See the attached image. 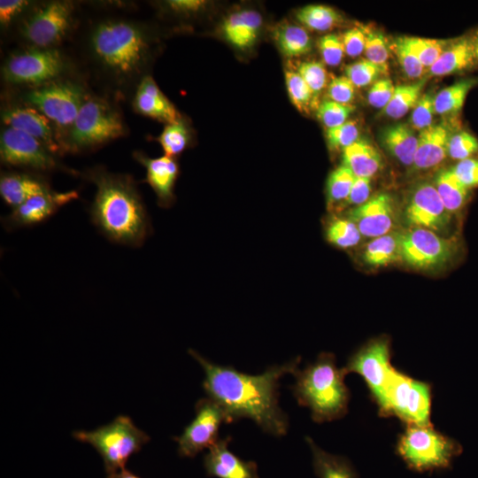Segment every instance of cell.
Listing matches in <instances>:
<instances>
[{
	"mask_svg": "<svg viewBox=\"0 0 478 478\" xmlns=\"http://www.w3.org/2000/svg\"><path fill=\"white\" fill-rule=\"evenodd\" d=\"M435 96L432 91H428L420 97L411 116V126L413 129L421 131L433 125L436 113Z\"/></svg>",
	"mask_w": 478,
	"mask_h": 478,
	"instance_id": "48",
	"label": "cell"
},
{
	"mask_svg": "<svg viewBox=\"0 0 478 478\" xmlns=\"http://www.w3.org/2000/svg\"><path fill=\"white\" fill-rule=\"evenodd\" d=\"M404 42L425 68H429L440 57L451 40L402 36Z\"/></svg>",
	"mask_w": 478,
	"mask_h": 478,
	"instance_id": "37",
	"label": "cell"
},
{
	"mask_svg": "<svg viewBox=\"0 0 478 478\" xmlns=\"http://www.w3.org/2000/svg\"><path fill=\"white\" fill-rule=\"evenodd\" d=\"M452 214L444 207L433 183L422 181L408 193L403 220L408 227H419L445 236L452 226Z\"/></svg>",
	"mask_w": 478,
	"mask_h": 478,
	"instance_id": "14",
	"label": "cell"
},
{
	"mask_svg": "<svg viewBox=\"0 0 478 478\" xmlns=\"http://www.w3.org/2000/svg\"><path fill=\"white\" fill-rule=\"evenodd\" d=\"M362 259L374 267L386 266L400 260V232L392 231L373 238L366 245Z\"/></svg>",
	"mask_w": 478,
	"mask_h": 478,
	"instance_id": "32",
	"label": "cell"
},
{
	"mask_svg": "<svg viewBox=\"0 0 478 478\" xmlns=\"http://www.w3.org/2000/svg\"><path fill=\"white\" fill-rule=\"evenodd\" d=\"M293 395L301 406L311 410L314 422L322 423L343 418L348 412L351 393L344 382L347 375L338 368L331 353H321L303 370L293 374Z\"/></svg>",
	"mask_w": 478,
	"mask_h": 478,
	"instance_id": "4",
	"label": "cell"
},
{
	"mask_svg": "<svg viewBox=\"0 0 478 478\" xmlns=\"http://www.w3.org/2000/svg\"><path fill=\"white\" fill-rule=\"evenodd\" d=\"M478 154V138L467 130L454 132L449 140L448 156L457 161L474 158Z\"/></svg>",
	"mask_w": 478,
	"mask_h": 478,
	"instance_id": "43",
	"label": "cell"
},
{
	"mask_svg": "<svg viewBox=\"0 0 478 478\" xmlns=\"http://www.w3.org/2000/svg\"><path fill=\"white\" fill-rule=\"evenodd\" d=\"M2 163L30 168L35 171H52L61 167L56 154L32 135L5 127L0 137Z\"/></svg>",
	"mask_w": 478,
	"mask_h": 478,
	"instance_id": "16",
	"label": "cell"
},
{
	"mask_svg": "<svg viewBox=\"0 0 478 478\" xmlns=\"http://www.w3.org/2000/svg\"><path fill=\"white\" fill-rule=\"evenodd\" d=\"M51 189L42 177L27 173L5 172L0 178V195L12 209L31 197Z\"/></svg>",
	"mask_w": 478,
	"mask_h": 478,
	"instance_id": "26",
	"label": "cell"
},
{
	"mask_svg": "<svg viewBox=\"0 0 478 478\" xmlns=\"http://www.w3.org/2000/svg\"><path fill=\"white\" fill-rule=\"evenodd\" d=\"M78 192L70 190L57 192L52 189L39 193L28 198L22 204L2 219L7 230L31 227L48 220L62 206L78 198Z\"/></svg>",
	"mask_w": 478,
	"mask_h": 478,
	"instance_id": "17",
	"label": "cell"
},
{
	"mask_svg": "<svg viewBox=\"0 0 478 478\" xmlns=\"http://www.w3.org/2000/svg\"><path fill=\"white\" fill-rule=\"evenodd\" d=\"M26 0H2L0 2V23L6 27L22 15L30 6Z\"/></svg>",
	"mask_w": 478,
	"mask_h": 478,
	"instance_id": "55",
	"label": "cell"
},
{
	"mask_svg": "<svg viewBox=\"0 0 478 478\" xmlns=\"http://www.w3.org/2000/svg\"><path fill=\"white\" fill-rule=\"evenodd\" d=\"M359 129L358 124L353 120L328 128L326 139L331 150H344L358 139Z\"/></svg>",
	"mask_w": 478,
	"mask_h": 478,
	"instance_id": "46",
	"label": "cell"
},
{
	"mask_svg": "<svg viewBox=\"0 0 478 478\" xmlns=\"http://www.w3.org/2000/svg\"><path fill=\"white\" fill-rule=\"evenodd\" d=\"M74 439L90 444L101 456L107 474L125 468L128 459L137 453L150 437L126 415L90 431L73 432Z\"/></svg>",
	"mask_w": 478,
	"mask_h": 478,
	"instance_id": "7",
	"label": "cell"
},
{
	"mask_svg": "<svg viewBox=\"0 0 478 478\" xmlns=\"http://www.w3.org/2000/svg\"><path fill=\"white\" fill-rule=\"evenodd\" d=\"M312 454V466L318 478H359L352 463L344 456L328 453L306 436Z\"/></svg>",
	"mask_w": 478,
	"mask_h": 478,
	"instance_id": "29",
	"label": "cell"
},
{
	"mask_svg": "<svg viewBox=\"0 0 478 478\" xmlns=\"http://www.w3.org/2000/svg\"><path fill=\"white\" fill-rule=\"evenodd\" d=\"M380 140L383 148L397 161L412 166L418 144L412 127L397 123L382 130Z\"/></svg>",
	"mask_w": 478,
	"mask_h": 478,
	"instance_id": "27",
	"label": "cell"
},
{
	"mask_svg": "<svg viewBox=\"0 0 478 478\" xmlns=\"http://www.w3.org/2000/svg\"><path fill=\"white\" fill-rule=\"evenodd\" d=\"M297 71L310 88L318 108L320 95L328 85V73L325 66L318 61H305L297 66Z\"/></svg>",
	"mask_w": 478,
	"mask_h": 478,
	"instance_id": "42",
	"label": "cell"
},
{
	"mask_svg": "<svg viewBox=\"0 0 478 478\" xmlns=\"http://www.w3.org/2000/svg\"><path fill=\"white\" fill-rule=\"evenodd\" d=\"M355 92L356 87L345 75L334 77L327 87L328 99L343 104H351Z\"/></svg>",
	"mask_w": 478,
	"mask_h": 478,
	"instance_id": "50",
	"label": "cell"
},
{
	"mask_svg": "<svg viewBox=\"0 0 478 478\" xmlns=\"http://www.w3.org/2000/svg\"><path fill=\"white\" fill-rule=\"evenodd\" d=\"M66 69V59L57 49L28 47L4 61L2 76L9 84L33 89L62 79Z\"/></svg>",
	"mask_w": 478,
	"mask_h": 478,
	"instance_id": "9",
	"label": "cell"
},
{
	"mask_svg": "<svg viewBox=\"0 0 478 478\" xmlns=\"http://www.w3.org/2000/svg\"><path fill=\"white\" fill-rule=\"evenodd\" d=\"M427 80L421 78L412 84L396 86L390 101L383 109V113L391 119H399L405 115L416 105Z\"/></svg>",
	"mask_w": 478,
	"mask_h": 478,
	"instance_id": "35",
	"label": "cell"
},
{
	"mask_svg": "<svg viewBox=\"0 0 478 478\" xmlns=\"http://www.w3.org/2000/svg\"><path fill=\"white\" fill-rule=\"evenodd\" d=\"M189 353L202 366L204 390L207 397L223 409L227 424L245 418L253 420L266 433L275 436L286 435L289 420L279 405V382L285 374L296 372L300 358L251 375L233 366L214 364L194 350L189 349Z\"/></svg>",
	"mask_w": 478,
	"mask_h": 478,
	"instance_id": "1",
	"label": "cell"
},
{
	"mask_svg": "<svg viewBox=\"0 0 478 478\" xmlns=\"http://www.w3.org/2000/svg\"><path fill=\"white\" fill-rule=\"evenodd\" d=\"M433 184L446 210L452 215H459L470 199L471 189L460 182L451 168L440 170Z\"/></svg>",
	"mask_w": 478,
	"mask_h": 478,
	"instance_id": "30",
	"label": "cell"
},
{
	"mask_svg": "<svg viewBox=\"0 0 478 478\" xmlns=\"http://www.w3.org/2000/svg\"><path fill=\"white\" fill-rule=\"evenodd\" d=\"M165 4L173 12L191 15L204 10L207 2L202 0H169L165 2Z\"/></svg>",
	"mask_w": 478,
	"mask_h": 478,
	"instance_id": "56",
	"label": "cell"
},
{
	"mask_svg": "<svg viewBox=\"0 0 478 478\" xmlns=\"http://www.w3.org/2000/svg\"><path fill=\"white\" fill-rule=\"evenodd\" d=\"M318 48L323 62L329 66H338L345 54L342 38L335 34L320 37Z\"/></svg>",
	"mask_w": 478,
	"mask_h": 478,
	"instance_id": "49",
	"label": "cell"
},
{
	"mask_svg": "<svg viewBox=\"0 0 478 478\" xmlns=\"http://www.w3.org/2000/svg\"><path fill=\"white\" fill-rule=\"evenodd\" d=\"M96 187L89 213L93 224L110 241L141 246L150 232L147 211L133 178L95 167L85 173Z\"/></svg>",
	"mask_w": 478,
	"mask_h": 478,
	"instance_id": "2",
	"label": "cell"
},
{
	"mask_svg": "<svg viewBox=\"0 0 478 478\" xmlns=\"http://www.w3.org/2000/svg\"><path fill=\"white\" fill-rule=\"evenodd\" d=\"M347 218L356 224L362 236L373 239L394 231L395 202L389 194L378 193L351 209Z\"/></svg>",
	"mask_w": 478,
	"mask_h": 478,
	"instance_id": "18",
	"label": "cell"
},
{
	"mask_svg": "<svg viewBox=\"0 0 478 478\" xmlns=\"http://www.w3.org/2000/svg\"><path fill=\"white\" fill-rule=\"evenodd\" d=\"M285 82L289 96L295 107L303 113L317 109L312 93L297 71L287 68Z\"/></svg>",
	"mask_w": 478,
	"mask_h": 478,
	"instance_id": "36",
	"label": "cell"
},
{
	"mask_svg": "<svg viewBox=\"0 0 478 478\" xmlns=\"http://www.w3.org/2000/svg\"><path fill=\"white\" fill-rule=\"evenodd\" d=\"M195 413V418L182 434L173 437L181 457L194 458L204 449L212 447L220 439V425L227 423L223 409L209 397L201 398L196 403Z\"/></svg>",
	"mask_w": 478,
	"mask_h": 478,
	"instance_id": "15",
	"label": "cell"
},
{
	"mask_svg": "<svg viewBox=\"0 0 478 478\" xmlns=\"http://www.w3.org/2000/svg\"><path fill=\"white\" fill-rule=\"evenodd\" d=\"M89 53L96 66L116 83L142 80L150 55V38L139 22L106 19L89 36Z\"/></svg>",
	"mask_w": 478,
	"mask_h": 478,
	"instance_id": "3",
	"label": "cell"
},
{
	"mask_svg": "<svg viewBox=\"0 0 478 478\" xmlns=\"http://www.w3.org/2000/svg\"><path fill=\"white\" fill-rule=\"evenodd\" d=\"M432 387L395 370L382 416H396L405 424L431 425Z\"/></svg>",
	"mask_w": 478,
	"mask_h": 478,
	"instance_id": "12",
	"label": "cell"
},
{
	"mask_svg": "<svg viewBox=\"0 0 478 478\" xmlns=\"http://www.w3.org/2000/svg\"><path fill=\"white\" fill-rule=\"evenodd\" d=\"M296 19L305 27L318 32L329 31L343 20L336 10L324 4L304 6L296 12Z\"/></svg>",
	"mask_w": 478,
	"mask_h": 478,
	"instance_id": "34",
	"label": "cell"
},
{
	"mask_svg": "<svg viewBox=\"0 0 478 478\" xmlns=\"http://www.w3.org/2000/svg\"><path fill=\"white\" fill-rule=\"evenodd\" d=\"M327 239L332 244L347 249L357 245L362 235L356 224L348 218H336L326 230Z\"/></svg>",
	"mask_w": 478,
	"mask_h": 478,
	"instance_id": "39",
	"label": "cell"
},
{
	"mask_svg": "<svg viewBox=\"0 0 478 478\" xmlns=\"http://www.w3.org/2000/svg\"><path fill=\"white\" fill-rule=\"evenodd\" d=\"M371 190V178L355 176L349 196L343 204V206L357 207L363 204L370 198Z\"/></svg>",
	"mask_w": 478,
	"mask_h": 478,
	"instance_id": "54",
	"label": "cell"
},
{
	"mask_svg": "<svg viewBox=\"0 0 478 478\" xmlns=\"http://www.w3.org/2000/svg\"><path fill=\"white\" fill-rule=\"evenodd\" d=\"M106 478H141L126 468L107 474Z\"/></svg>",
	"mask_w": 478,
	"mask_h": 478,
	"instance_id": "57",
	"label": "cell"
},
{
	"mask_svg": "<svg viewBox=\"0 0 478 478\" xmlns=\"http://www.w3.org/2000/svg\"><path fill=\"white\" fill-rule=\"evenodd\" d=\"M126 126L120 111L109 101L88 96L62 141V150L79 152L125 135Z\"/></svg>",
	"mask_w": 478,
	"mask_h": 478,
	"instance_id": "6",
	"label": "cell"
},
{
	"mask_svg": "<svg viewBox=\"0 0 478 478\" xmlns=\"http://www.w3.org/2000/svg\"><path fill=\"white\" fill-rule=\"evenodd\" d=\"M390 359L389 339L380 336L358 349L343 367L346 374L357 373L363 378L381 416L386 405L387 390L396 370Z\"/></svg>",
	"mask_w": 478,
	"mask_h": 478,
	"instance_id": "11",
	"label": "cell"
},
{
	"mask_svg": "<svg viewBox=\"0 0 478 478\" xmlns=\"http://www.w3.org/2000/svg\"><path fill=\"white\" fill-rule=\"evenodd\" d=\"M474 47V52L478 63V31L472 36Z\"/></svg>",
	"mask_w": 478,
	"mask_h": 478,
	"instance_id": "58",
	"label": "cell"
},
{
	"mask_svg": "<svg viewBox=\"0 0 478 478\" xmlns=\"http://www.w3.org/2000/svg\"><path fill=\"white\" fill-rule=\"evenodd\" d=\"M456 177L467 189L478 188V158L474 157L458 161L451 167Z\"/></svg>",
	"mask_w": 478,
	"mask_h": 478,
	"instance_id": "52",
	"label": "cell"
},
{
	"mask_svg": "<svg viewBox=\"0 0 478 478\" xmlns=\"http://www.w3.org/2000/svg\"><path fill=\"white\" fill-rule=\"evenodd\" d=\"M478 86V77L463 78L443 89L435 96V112L443 116L458 115L470 90Z\"/></svg>",
	"mask_w": 478,
	"mask_h": 478,
	"instance_id": "33",
	"label": "cell"
},
{
	"mask_svg": "<svg viewBox=\"0 0 478 478\" xmlns=\"http://www.w3.org/2000/svg\"><path fill=\"white\" fill-rule=\"evenodd\" d=\"M343 165L355 176L372 178L382 168V158L369 141L358 138L343 150Z\"/></svg>",
	"mask_w": 478,
	"mask_h": 478,
	"instance_id": "28",
	"label": "cell"
},
{
	"mask_svg": "<svg viewBox=\"0 0 478 478\" xmlns=\"http://www.w3.org/2000/svg\"><path fill=\"white\" fill-rule=\"evenodd\" d=\"M263 19L255 10L243 9L228 14L221 30L224 38L235 48L245 50L257 42L262 28Z\"/></svg>",
	"mask_w": 478,
	"mask_h": 478,
	"instance_id": "24",
	"label": "cell"
},
{
	"mask_svg": "<svg viewBox=\"0 0 478 478\" xmlns=\"http://www.w3.org/2000/svg\"><path fill=\"white\" fill-rule=\"evenodd\" d=\"M133 107L137 113L166 124L176 122L181 119L173 103L150 75H145L139 81L133 98Z\"/></svg>",
	"mask_w": 478,
	"mask_h": 478,
	"instance_id": "22",
	"label": "cell"
},
{
	"mask_svg": "<svg viewBox=\"0 0 478 478\" xmlns=\"http://www.w3.org/2000/svg\"><path fill=\"white\" fill-rule=\"evenodd\" d=\"M460 236L408 227L400 231V260L418 270H436L456 263L463 254Z\"/></svg>",
	"mask_w": 478,
	"mask_h": 478,
	"instance_id": "8",
	"label": "cell"
},
{
	"mask_svg": "<svg viewBox=\"0 0 478 478\" xmlns=\"http://www.w3.org/2000/svg\"><path fill=\"white\" fill-rule=\"evenodd\" d=\"M316 111L317 118L328 129L348 121L350 115L354 111V106L326 99L320 103Z\"/></svg>",
	"mask_w": 478,
	"mask_h": 478,
	"instance_id": "44",
	"label": "cell"
},
{
	"mask_svg": "<svg viewBox=\"0 0 478 478\" xmlns=\"http://www.w3.org/2000/svg\"><path fill=\"white\" fill-rule=\"evenodd\" d=\"M232 437L220 438L204 457L206 474L216 478H259L254 461H245L231 451L228 444Z\"/></svg>",
	"mask_w": 478,
	"mask_h": 478,
	"instance_id": "20",
	"label": "cell"
},
{
	"mask_svg": "<svg viewBox=\"0 0 478 478\" xmlns=\"http://www.w3.org/2000/svg\"><path fill=\"white\" fill-rule=\"evenodd\" d=\"M274 40L287 58H297L312 50V38L306 29L289 22L280 23L273 31Z\"/></svg>",
	"mask_w": 478,
	"mask_h": 478,
	"instance_id": "31",
	"label": "cell"
},
{
	"mask_svg": "<svg viewBox=\"0 0 478 478\" xmlns=\"http://www.w3.org/2000/svg\"><path fill=\"white\" fill-rule=\"evenodd\" d=\"M134 158L146 169L145 181L156 193L158 204L168 207L173 201V189L179 174L177 162L166 155L149 158L140 151H135Z\"/></svg>",
	"mask_w": 478,
	"mask_h": 478,
	"instance_id": "21",
	"label": "cell"
},
{
	"mask_svg": "<svg viewBox=\"0 0 478 478\" xmlns=\"http://www.w3.org/2000/svg\"><path fill=\"white\" fill-rule=\"evenodd\" d=\"M405 75L411 79H420L426 68L404 42L402 36L394 40L390 46Z\"/></svg>",
	"mask_w": 478,
	"mask_h": 478,
	"instance_id": "45",
	"label": "cell"
},
{
	"mask_svg": "<svg viewBox=\"0 0 478 478\" xmlns=\"http://www.w3.org/2000/svg\"><path fill=\"white\" fill-rule=\"evenodd\" d=\"M453 134L448 123L443 122L420 131L412 168L430 169L441 164L448 155V143Z\"/></svg>",
	"mask_w": 478,
	"mask_h": 478,
	"instance_id": "23",
	"label": "cell"
},
{
	"mask_svg": "<svg viewBox=\"0 0 478 478\" xmlns=\"http://www.w3.org/2000/svg\"><path fill=\"white\" fill-rule=\"evenodd\" d=\"M364 53L367 60L379 66H388L389 46L383 33L366 29Z\"/></svg>",
	"mask_w": 478,
	"mask_h": 478,
	"instance_id": "47",
	"label": "cell"
},
{
	"mask_svg": "<svg viewBox=\"0 0 478 478\" xmlns=\"http://www.w3.org/2000/svg\"><path fill=\"white\" fill-rule=\"evenodd\" d=\"M394 90L395 86L390 79L381 78L370 87L367 101L373 107L383 110L390 101Z\"/></svg>",
	"mask_w": 478,
	"mask_h": 478,
	"instance_id": "51",
	"label": "cell"
},
{
	"mask_svg": "<svg viewBox=\"0 0 478 478\" xmlns=\"http://www.w3.org/2000/svg\"><path fill=\"white\" fill-rule=\"evenodd\" d=\"M88 96L81 83L62 78L29 89L23 98L25 104L42 113L54 127L68 130Z\"/></svg>",
	"mask_w": 478,
	"mask_h": 478,
	"instance_id": "10",
	"label": "cell"
},
{
	"mask_svg": "<svg viewBox=\"0 0 478 478\" xmlns=\"http://www.w3.org/2000/svg\"><path fill=\"white\" fill-rule=\"evenodd\" d=\"M74 5L51 1L35 7L20 24V35L30 47L50 49L67 35L73 22Z\"/></svg>",
	"mask_w": 478,
	"mask_h": 478,
	"instance_id": "13",
	"label": "cell"
},
{
	"mask_svg": "<svg viewBox=\"0 0 478 478\" xmlns=\"http://www.w3.org/2000/svg\"><path fill=\"white\" fill-rule=\"evenodd\" d=\"M477 64L472 36L455 38L428 69L430 76L461 73L473 69Z\"/></svg>",
	"mask_w": 478,
	"mask_h": 478,
	"instance_id": "25",
	"label": "cell"
},
{
	"mask_svg": "<svg viewBox=\"0 0 478 478\" xmlns=\"http://www.w3.org/2000/svg\"><path fill=\"white\" fill-rule=\"evenodd\" d=\"M354 179L353 173L344 165L332 171L326 187L328 204H343L349 196Z\"/></svg>",
	"mask_w": 478,
	"mask_h": 478,
	"instance_id": "40",
	"label": "cell"
},
{
	"mask_svg": "<svg viewBox=\"0 0 478 478\" xmlns=\"http://www.w3.org/2000/svg\"><path fill=\"white\" fill-rule=\"evenodd\" d=\"M388 66L376 65L367 59H361L345 67V76L356 88L373 84L383 74L388 73Z\"/></svg>",
	"mask_w": 478,
	"mask_h": 478,
	"instance_id": "41",
	"label": "cell"
},
{
	"mask_svg": "<svg viewBox=\"0 0 478 478\" xmlns=\"http://www.w3.org/2000/svg\"><path fill=\"white\" fill-rule=\"evenodd\" d=\"M366 29L361 27L346 30L341 36L344 52L351 58L359 56L365 50Z\"/></svg>",
	"mask_w": 478,
	"mask_h": 478,
	"instance_id": "53",
	"label": "cell"
},
{
	"mask_svg": "<svg viewBox=\"0 0 478 478\" xmlns=\"http://www.w3.org/2000/svg\"><path fill=\"white\" fill-rule=\"evenodd\" d=\"M158 141L166 156L173 158L181 154L189 143L188 125L181 119L167 124L158 137Z\"/></svg>",
	"mask_w": 478,
	"mask_h": 478,
	"instance_id": "38",
	"label": "cell"
},
{
	"mask_svg": "<svg viewBox=\"0 0 478 478\" xmlns=\"http://www.w3.org/2000/svg\"><path fill=\"white\" fill-rule=\"evenodd\" d=\"M462 451L458 441L436 430L432 424H406L396 444L397 455L407 468L418 473L451 469L454 459Z\"/></svg>",
	"mask_w": 478,
	"mask_h": 478,
	"instance_id": "5",
	"label": "cell"
},
{
	"mask_svg": "<svg viewBox=\"0 0 478 478\" xmlns=\"http://www.w3.org/2000/svg\"><path fill=\"white\" fill-rule=\"evenodd\" d=\"M5 127L25 132L58 154L62 150L60 139L50 120L35 108L27 104L8 105L2 110Z\"/></svg>",
	"mask_w": 478,
	"mask_h": 478,
	"instance_id": "19",
	"label": "cell"
}]
</instances>
